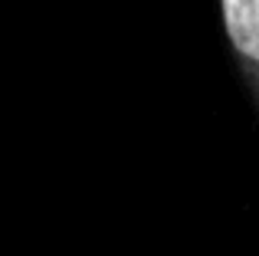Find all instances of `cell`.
Listing matches in <instances>:
<instances>
[{"label":"cell","mask_w":259,"mask_h":256,"mask_svg":"<svg viewBox=\"0 0 259 256\" xmlns=\"http://www.w3.org/2000/svg\"><path fill=\"white\" fill-rule=\"evenodd\" d=\"M230 39L249 59H259V0H223Z\"/></svg>","instance_id":"obj_1"}]
</instances>
